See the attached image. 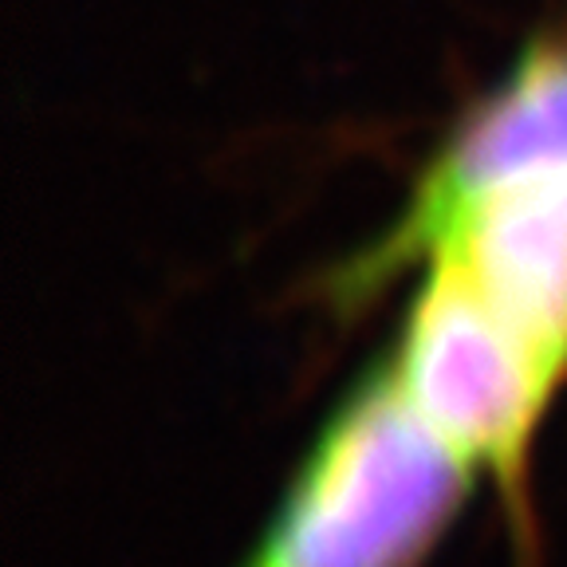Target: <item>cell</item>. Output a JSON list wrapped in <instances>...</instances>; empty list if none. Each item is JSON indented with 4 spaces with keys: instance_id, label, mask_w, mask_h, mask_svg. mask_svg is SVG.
<instances>
[{
    "instance_id": "cell-1",
    "label": "cell",
    "mask_w": 567,
    "mask_h": 567,
    "mask_svg": "<svg viewBox=\"0 0 567 567\" xmlns=\"http://www.w3.org/2000/svg\"><path fill=\"white\" fill-rule=\"evenodd\" d=\"M410 276V296L470 319L536 382L567 386V40L536 44L422 169L406 209L339 292Z\"/></svg>"
},
{
    "instance_id": "cell-2",
    "label": "cell",
    "mask_w": 567,
    "mask_h": 567,
    "mask_svg": "<svg viewBox=\"0 0 567 567\" xmlns=\"http://www.w3.org/2000/svg\"><path fill=\"white\" fill-rule=\"evenodd\" d=\"M477 481L379 359L319 425L237 567H422Z\"/></svg>"
}]
</instances>
